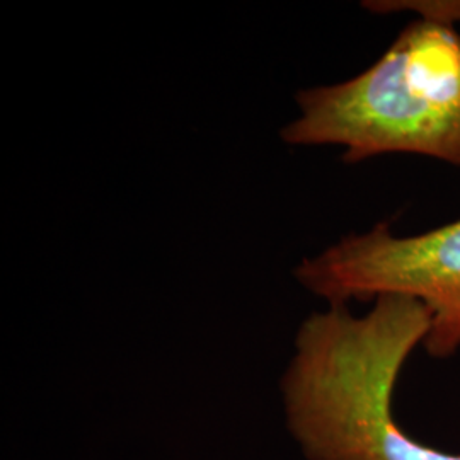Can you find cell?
Listing matches in <instances>:
<instances>
[{
	"mask_svg": "<svg viewBox=\"0 0 460 460\" xmlns=\"http://www.w3.org/2000/svg\"><path fill=\"white\" fill-rule=\"evenodd\" d=\"M294 275L329 305L411 296L429 315L423 343L428 355L444 360L460 349V218L402 237L382 222L305 258Z\"/></svg>",
	"mask_w": 460,
	"mask_h": 460,
	"instance_id": "obj_3",
	"label": "cell"
},
{
	"mask_svg": "<svg viewBox=\"0 0 460 460\" xmlns=\"http://www.w3.org/2000/svg\"><path fill=\"white\" fill-rule=\"evenodd\" d=\"M402 5L401 9H411L421 14V19H429L452 26V21L460 19V2H394Z\"/></svg>",
	"mask_w": 460,
	"mask_h": 460,
	"instance_id": "obj_4",
	"label": "cell"
},
{
	"mask_svg": "<svg viewBox=\"0 0 460 460\" xmlns=\"http://www.w3.org/2000/svg\"><path fill=\"white\" fill-rule=\"evenodd\" d=\"M288 146H340L343 161L416 154L460 165V34L444 22L408 24L357 77L296 94Z\"/></svg>",
	"mask_w": 460,
	"mask_h": 460,
	"instance_id": "obj_2",
	"label": "cell"
},
{
	"mask_svg": "<svg viewBox=\"0 0 460 460\" xmlns=\"http://www.w3.org/2000/svg\"><path fill=\"white\" fill-rule=\"evenodd\" d=\"M428 329L423 304L404 296H378L365 315L329 305L302 323L279 391L305 459L460 460L395 420L397 380Z\"/></svg>",
	"mask_w": 460,
	"mask_h": 460,
	"instance_id": "obj_1",
	"label": "cell"
}]
</instances>
